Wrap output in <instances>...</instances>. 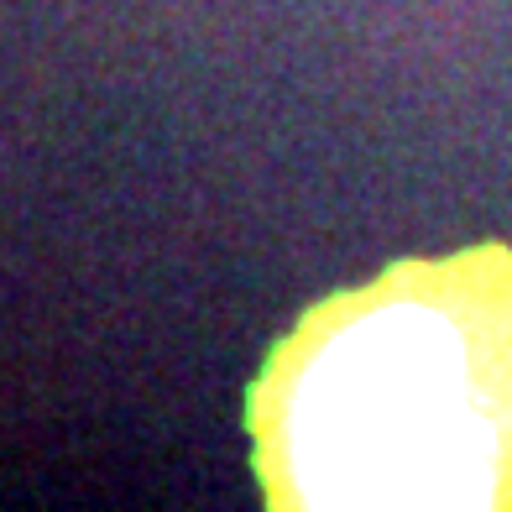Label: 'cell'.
<instances>
[{"instance_id":"obj_1","label":"cell","mask_w":512,"mask_h":512,"mask_svg":"<svg viewBox=\"0 0 512 512\" xmlns=\"http://www.w3.org/2000/svg\"><path fill=\"white\" fill-rule=\"evenodd\" d=\"M481 272L392 267L272 345L246 392L262 497L277 512L507 502L512 319Z\"/></svg>"}]
</instances>
